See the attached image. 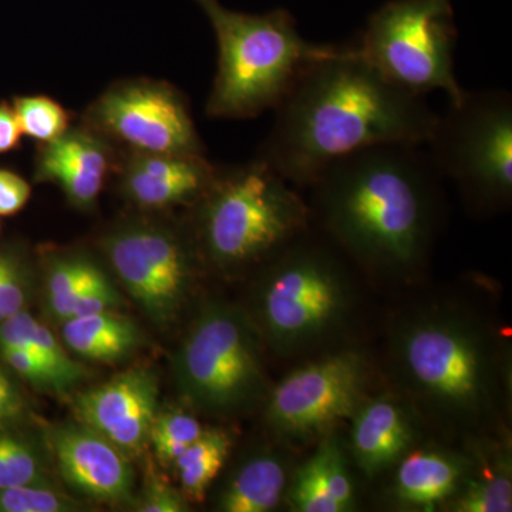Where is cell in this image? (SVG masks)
I'll return each instance as SVG.
<instances>
[{"mask_svg":"<svg viewBox=\"0 0 512 512\" xmlns=\"http://www.w3.org/2000/svg\"><path fill=\"white\" fill-rule=\"evenodd\" d=\"M437 116L426 97L404 92L357 53L338 45L302 74L275 109L258 158L296 188L330 163L379 144L424 146Z\"/></svg>","mask_w":512,"mask_h":512,"instance_id":"1","label":"cell"},{"mask_svg":"<svg viewBox=\"0 0 512 512\" xmlns=\"http://www.w3.org/2000/svg\"><path fill=\"white\" fill-rule=\"evenodd\" d=\"M439 178L424 146L362 148L333 161L312 181L309 211L362 264L413 271L433 237Z\"/></svg>","mask_w":512,"mask_h":512,"instance_id":"2","label":"cell"},{"mask_svg":"<svg viewBox=\"0 0 512 512\" xmlns=\"http://www.w3.org/2000/svg\"><path fill=\"white\" fill-rule=\"evenodd\" d=\"M218 43V67L207 114L212 119H252L275 110L302 74L338 45L308 42L288 10L262 15L235 12L218 0H195Z\"/></svg>","mask_w":512,"mask_h":512,"instance_id":"3","label":"cell"},{"mask_svg":"<svg viewBox=\"0 0 512 512\" xmlns=\"http://www.w3.org/2000/svg\"><path fill=\"white\" fill-rule=\"evenodd\" d=\"M192 207L195 235L205 258L238 269L274 258L308 229L311 212L289 181L261 158L218 167Z\"/></svg>","mask_w":512,"mask_h":512,"instance_id":"4","label":"cell"},{"mask_svg":"<svg viewBox=\"0 0 512 512\" xmlns=\"http://www.w3.org/2000/svg\"><path fill=\"white\" fill-rule=\"evenodd\" d=\"M440 177L471 204L505 207L512 197V97L505 90L464 92L437 116L424 144Z\"/></svg>","mask_w":512,"mask_h":512,"instance_id":"5","label":"cell"},{"mask_svg":"<svg viewBox=\"0 0 512 512\" xmlns=\"http://www.w3.org/2000/svg\"><path fill=\"white\" fill-rule=\"evenodd\" d=\"M456 40L451 0H392L370 16L355 47L404 92L426 97L443 90L456 103L466 92L454 69Z\"/></svg>","mask_w":512,"mask_h":512,"instance_id":"6","label":"cell"},{"mask_svg":"<svg viewBox=\"0 0 512 512\" xmlns=\"http://www.w3.org/2000/svg\"><path fill=\"white\" fill-rule=\"evenodd\" d=\"M181 396L198 409H242L264 387L259 335L247 313L234 306H207L173 359Z\"/></svg>","mask_w":512,"mask_h":512,"instance_id":"7","label":"cell"},{"mask_svg":"<svg viewBox=\"0 0 512 512\" xmlns=\"http://www.w3.org/2000/svg\"><path fill=\"white\" fill-rule=\"evenodd\" d=\"M306 231L271 258L259 286L262 328L269 342L285 352L336 325L348 302V279L338 258Z\"/></svg>","mask_w":512,"mask_h":512,"instance_id":"8","label":"cell"},{"mask_svg":"<svg viewBox=\"0 0 512 512\" xmlns=\"http://www.w3.org/2000/svg\"><path fill=\"white\" fill-rule=\"evenodd\" d=\"M399 359L414 390L447 412L473 416L493 393V363L484 340L453 316H427L407 326Z\"/></svg>","mask_w":512,"mask_h":512,"instance_id":"9","label":"cell"},{"mask_svg":"<svg viewBox=\"0 0 512 512\" xmlns=\"http://www.w3.org/2000/svg\"><path fill=\"white\" fill-rule=\"evenodd\" d=\"M101 254L131 298L160 328L183 308L194 274V245L180 229L148 217L117 222L99 239Z\"/></svg>","mask_w":512,"mask_h":512,"instance_id":"10","label":"cell"},{"mask_svg":"<svg viewBox=\"0 0 512 512\" xmlns=\"http://www.w3.org/2000/svg\"><path fill=\"white\" fill-rule=\"evenodd\" d=\"M86 124L120 151L205 154L190 104L163 80H120L84 111Z\"/></svg>","mask_w":512,"mask_h":512,"instance_id":"11","label":"cell"},{"mask_svg":"<svg viewBox=\"0 0 512 512\" xmlns=\"http://www.w3.org/2000/svg\"><path fill=\"white\" fill-rule=\"evenodd\" d=\"M365 366L355 353L325 357L285 377L269 399V424L282 436L306 439L355 414Z\"/></svg>","mask_w":512,"mask_h":512,"instance_id":"12","label":"cell"},{"mask_svg":"<svg viewBox=\"0 0 512 512\" xmlns=\"http://www.w3.org/2000/svg\"><path fill=\"white\" fill-rule=\"evenodd\" d=\"M158 379L148 367L136 366L74 397L80 423L99 431L133 458L148 444L158 412Z\"/></svg>","mask_w":512,"mask_h":512,"instance_id":"13","label":"cell"},{"mask_svg":"<svg viewBox=\"0 0 512 512\" xmlns=\"http://www.w3.org/2000/svg\"><path fill=\"white\" fill-rule=\"evenodd\" d=\"M217 170L205 154L120 151L113 177L121 197L136 210L160 212L194 205Z\"/></svg>","mask_w":512,"mask_h":512,"instance_id":"14","label":"cell"},{"mask_svg":"<svg viewBox=\"0 0 512 512\" xmlns=\"http://www.w3.org/2000/svg\"><path fill=\"white\" fill-rule=\"evenodd\" d=\"M119 153L106 137L79 123L37 146L33 180L57 185L76 210L93 211L116 171Z\"/></svg>","mask_w":512,"mask_h":512,"instance_id":"15","label":"cell"},{"mask_svg":"<svg viewBox=\"0 0 512 512\" xmlns=\"http://www.w3.org/2000/svg\"><path fill=\"white\" fill-rule=\"evenodd\" d=\"M50 444L60 477L77 494L111 505L133 500L130 457L99 431L80 421L60 424Z\"/></svg>","mask_w":512,"mask_h":512,"instance_id":"16","label":"cell"},{"mask_svg":"<svg viewBox=\"0 0 512 512\" xmlns=\"http://www.w3.org/2000/svg\"><path fill=\"white\" fill-rule=\"evenodd\" d=\"M352 448L367 476L382 473L404 456L413 441V426L399 403L387 397L370 400L353 414Z\"/></svg>","mask_w":512,"mask_h":512,"instance_id":"17","label":"cell"},{"mask_svg":"<svg viewBox=\"0 0 512 512\" xmlns=\"http://www.w3.org/2000/svg\"><path fill=\"white\" fill-rule=\"evenodd\" d=\"M289 500L299 512H346L355 507L352 478L335 440L323 441L299 468Z\"/></svg>","mask_w":512,"mask_h":512,"instance_id":"18","label":"cell"},{"mask_svg":"<svg viewBox=\"0 0 512 512\" xmlns=\"http://www.w3.org/2000/svg\"><path fill=\"white\" fill-rule=\"evenodd\" d=\"M67 348L83 359L114 365L140 348V329L114 311L79 316L62 323Z\"/></svg>","mask_w":512,"mask_h":512,"instance_id":"19","label":"cell"},{"mask_svg":"<svg viewBox=\"0 0 512 512\" xmlns=\"http://www.w3.org/2000/svg\"><path fill=\"white\" fill-rule=\"evenodd\" d=\"M463 464L440 451H414L402 457L396 474L397 498L416 510L431 511L456 493Z\"/></svg>","mask_w":512,"mask_h":512,"instance_id":"20","label":"cell"},{"mask_svg":"<svg viewBox=\"0 0 512 512\" xmlns=\"http://www.w3.org/2000/svg\"><path fill=\"white\" fill-rule=\"evenodd\" d=\"M3 348L32 353L55 376L63 396L76 389L86 376L82 363L72 359L55 333L30 315L28 309L0 322V349Z\"/></svg>","mask_w":512,"mask_h":512,"instance_id":"21","label":"cell"},{"mask_svg":"<svg viewBox=\"0 0 512 512\" xmlns=\"http://www.w3.org/2000/svg\"><path fill=\"white\" fill-rule=\"evenodd\" d=\"M286 487L284 461L271 453L255 454L235 471L218 498L224 512H268L281 501Z\"/></svg>","mask_w":512,"mask_h":512,"instance_id":"22","label":"cell"},{"mask_svg":"<svg viewBox=\"0 0 512 512\" xmlns=\"http://www.w3.org/2000/svg\"><path fill=\"white\" fill-rule=\"evenodd\" d=\"M231 450L225 431L204 429L201 436L175 460L180 491L187 500L201 503L208 488L221 473Z\"/></svg>","mask_w":512,"mask_h":512,"instance_id":"23","label":"cell"},{"mask_svg":"<svg viewBox=\"0 0 512 512\" xmlns=\"http://www.w3.org/2000/svg\"><path fill=\"white\" fill-rule=\"evenodd\" d=\"M93 259L89 252L77 249L52 251L45 255L47 311L57 322H66L72 316L74 298Z\"/></svg>","mask_w":512,"mask_h":512,"instance_id":"24","label":"cell"},{"mask_svg":"<svg viewBox=\"0 0 512 512\" xmlns=\"http://www.w3.org/2000/svg\"><path fill=\"white\" fill-rule=\"evenodd\" d=\"M33 484L53 485L42 451L25 436L0 430V488Z\"/></svg>","mask_w":512,"mask_h":512,"instance_id":"25","label":"cell"},{"mask_svg":"<svg viewBox=\"0 0 512 512\" xmlns=\"http://www.w3.org/2000/svg\"><path fill=\"white\" fill-rule=\"evenodd\" d=\"M13 111L23 136L46 144L62 136L72 127V116L52 97L18 96L13 99Z\"/></svg>","mask_w":512,"mask_h":512,"instance_id":"26","label":"cell"},{"mask_svg":"<svg viewBox=\"0 0 512 512\" xmlns=\"http://www.w3.org/2000/svg\"><path fill=\"white\" fill-rule=\"evenodd\" d=\"M204 427L192 414L181 409L157 412L151 424L148 443L161 464L168 466L201 436Z\"/></svg>","mask_w":512,"mask_h":512,"instance_id":"27","label":"cell"},{"mask_svg":"<svg viewBox=\"0 0 512 512\" xmlns=\"http://www.w3.org/2000/svg\"><path fill=\"white\" fill-rule=\"evenodd\" d=\"M32 266L16 245L0 248V322L26 311L32 295Z\"/></svg>","mask_w":512,"mask_h":512,"instance_id":"28","label":"cell"},{"mask_svg":"<svg viewBox=\"0 0 512 512\" xmlns=\"http://www.w3.org/2000/svg\"><path fill=\"white\" fill-rule=\"evenodd\" d=\"M82 503L55 485L33 484L0 488V512H74Z\"/></svg>","mask_w":512,"mask_h":512,"instance_id":"29","label":"cell"},{"mask_svg":"<svg viewBox=\"0 0 512 512\" xmlns=\"http://www.w3.org/2000/svg\"><path fill=\"white\" fill-rule=\"evenodd\" d=\"M121 303L123 301L116 286L110 281L99 262L93 259L84 276L83 284L74 298L70 319L116 311Z\"/></svg>","mask_w":512,"mask_h":512,"instance_id":"30","label":"cell"},{"mask_svg":"<svg viewBox=\"0 0 512 512\" xmlns=\"http://www.w3.org/2000/svg\"><path fill=\"white\" fill-rule=\"evenodd\" d=\"M511 510L512 484L507 474L468 481L456 503V511L461 512H510Z\"/></svg>","mask_w":512,"mask_h":512,"instance_id":"31","label":"cell"},{"mask_svg":"<svg viewBox=\"0 0 512 512\" xmlns=\"http://www.w3.org/2000/svg\"><path fill=\"white\" fill-rule=\"evenodd\" d=\"M0 359L12 369L20 379L28 382L39 392L63 396L59 383L43 363H40L28 350L18 348L0 349Z\"/></svg>","mask_w":512,"mask_h":512,"instance_id":"32","label":"cell"},{"mask_svg":"<svg viewBox=\"0 0 512 512\" xmlns=\"http://www.w3.org/2000/svg\"><path fill=\"white\" fill-rule=\"evenodd\" d=\"M140 512L188 511L187 498L160 477L148 478L143 495L136 505Z\"/></svg>","mask_w":512,"mask_h":512,"instance_id":"33","label":"cell"},{"mask_svg":"<svg viewBox=\"0 0 512 512\" xmlns=\"http://www.w3.org/2000/svg\"><path fill=\"white\" fill-rule=\"evenodd\" d=\"M32 197V187L16 171L0 167V217L19 214Z\"/></svg>","mask_w":512,"mask_h":512,"instance_id":"34","label":"cell"},{"mask_svg":"<svg viewBox=\"0 0 512 512\" xmlns=\"http://www.w3.org/2000/svg\"><path fill=\"white\" fill-rule=\"evenodd\" d=\"M26 402L18 384L0 366V430L10 429L25 414Z\"/></svg>","mask_w":512,"mask_h":512,"instance_id":"35","label":"cell"},{"mask_svg":"<svg viewBox=\"0 0 512 512\" xmlns=\"http://www.w3.org/2000/svg\"><path fill=\"white\" fill-rule=\"evenodd\" d=\"M22 136L12 104L2 101L0 103V156L18 150Z\"/></svg>","mask_w":512,"mask_h":512,"instance_id":"36","label":"cell"},{"mask_svg":"<svg viewBox=\"0 0 512 512\" xmlns=\"http://www.w3.org/2000/svg\"><path fill=\"white\" fill-rule=\"evenodd\" d=\"M0 228H2V227H0Z\"/></svg>","mask_w":512,"mask_h":512,"instance_id":"37","label":"cell"}]
</instances>
